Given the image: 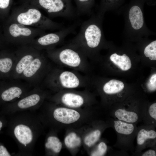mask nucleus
Segmentation results:
<instances>
[{
  "instance_id": "13",
  "label": "nucleus",
  "mask_w": 156,
  "mask_h": 156,
  "mask_svg": "<svg viewBox=\"0 0 156 156\" xmlns=\"http://www.w3.org/2000/svg\"><path fill=\"white\" fill-rule=\"evenodd\" d=\"M0 81V100L7 103L14 102L25 95L34 87L21 79H9Z\"/></svg>"
},
{
  "instance_id": "24",
  "label": "nucleus",
  "mask_w": 156,
  "mask_h": 156,
  "mask_svg": "<svg viewBox=\"0 0 156 156\" xmlns=\"http://www.w3.org/2000/svg\"><path fill=\"white\" fill-rule=\"evenodd\" d=\"M101 130L98 128L94 129L87 134L83 139V142L88 148L94 146L99 140L101 134Z\"/></svg>"
},
{
  "instance_id": "12",
  "label": "nucleus",
  "mask_w": 156,
  "mask_h": 156,
  "mask_svg": "<svg viewBox=\"0 0 156 156\" xmlns=\"http://www.w3.org/2000/svg\"><path fill=\"white\" fill-rule=\"evenodd\" d=\"M77 25L75 24L57 32L45 33L34 39L28 45L41 51L53 49L64 42L66 37L74 31Z\"/></svg>"
},
{
  "instance_id": "28",
  "label": "nucleus",
  "mask_w": 156,
  "mask_h": 156,
  "mask_svg": "<svg viewBox=\"0 0 156 156\" xmlns=\"http://www.w3.org/2000/svg\"><path fill=\"white\" fill-rule=\"evenodd\" d=\"M151 120H156V103H154L151 104L149 107L148 110H146L144 118L146 116Z\"/></svg>"
},
{
  "instance_id": "21",
  "label": "nucleus",
  "mask_w": 156,
  "mask_h": 156,
  "mask_svg": "<svg viewBox=\"0 0 156 156\" xmlns=\"http://www.w3.org/2000/svg\"><path fill=\"white\" fill-rule=\"evenodd\" d=\"M124 0H101L98 11L104 13L112 11L117 13Z\"/></svg>"
},
{
  "instance_id": "14",
  "label": "nucleus",
  "mask_w": 156,
  "mask_h": 156,
  "mask_svg": "<svg viewBox=\"0 0 156 156\" xmlns=\"http://www.w3.org/2000/svg\"><path fill=\"white\" fill-rule=\"evenodd\" d=\"M15 52L16 61L9 79H20L25 69L42 53L28 45L19 46Z\"/></svg>"
},
{
  "instance_id": "27",
  "label": "nucleus",
  "mask_w": 156,
  "mask_h": 156,
  "mask_svg": "<svg viewBox=\"0 0 156 156\" xmlns=\"http://www.w3.org/2000/svg\"><path fill=\"white\" fill-rule=\"evenodd\" d=\"M13 3V0H0V12L5 15L8 14Z\"/></svg>"
},
{
  "instance_id": "9",
  "label": "nucleus",
  "mask_w": 156,
  "mask_h": 156,
  "mask_svg": "<svg viewBox=\"0 0 156 156\" xmlns=\"http://www.w3.org/2000/svg\"><path fill=\"white\" fill-rule=\"evenodd\" d=\"M78 91L76 89L61 90L50 95L47 100L66 107L78 109L90 104L91 98L86 89Z\"/></svg>"
},
{
  "instance_id": "15",
  "label": "nucleus",
  "mask_w": 156,
  "mask_h": 156,
  "mask_svg": "<svg viewBox=\"0 0 156 156\" xmlns=\"http://www.w3.org/2000/svg\"><path fill=\"white\" fill-rule=\"evenodd\" d=\"M113 127L118 135V142L126 144V140L134 138L138 129L135 124L126 122L118 120H115L112 123Z\"/></svg>"
},
{
  "instance_id": "10",
  "label": "nucleus",
  "mask_w": 156,
  "mask_h": 156,
  "mask_svg": "<svg viewBox=\"0 0 156 156\" xmlns=\"http://www.w3.org/2000/svg\"><path fill=\"white\" fill-rule=\"evenodd\" d=\"M49 60L42 52L24 71L20 79L24 80L33 87L40 86L52 68Z\"/></svg>"
},
{
  "instance_id": "1",
  "label": "nucleus",
  "mask_w": 156,
  "mask_h": 156,
  "mask_svg": "<svg viewBox=\"0 0 156 156\" xmlns=\"http://www.w3.org/2000/svg\"><path fill=\"white\" fill-rule=\"evenodd\" d=\"M37 111L18 112L8 115L9 134L18 148L16 155L34 154L35 144L44 127Z\"/></svg>"
},
{
  "instance_id": "8",
  "label": "nucleus",
  "mask_w": 156,
  "mask_h": 156,
  "mask_svg": "<svg viewBox=\"0 0 156 156\" xmlns=\"http://www.w3.org/2000/svg\"><path fill=\"white\" fill-rule=\"evenodd\" d=\"M6 27L5 34L8 41L19 46L28 45L35 38L46 33L45 30L8 20Z\"/></svg>"
},
{
  "instance_id": "19",
  "label": "nucleus",
  "mask_w": 156,
  "mask_h": 156,
  "mask_svg": "<svg viewBox=\"0 0 156 156\" xmlns=\"http://www.w3.org/2000/svg\"><path fill=\"white\" fill-rule=\"evenodd\" d=\"M109 59L113 63L123 70H128L131 67L130 59L126 53L120 55L114 52L110 55Z\"/></svg>"
},
{
  "instance_id": "22",
  "label": "nucleus",
  "mask_w": 156,
  "mask_h": 156,
  "mask_svg": "<svg viewBox=\"0 0 156 156\" xmlns=\"http://www.w3.org/2000/svg\"><path fill=\"white\" fill-rule=\"evenodd\" d=\"M81 142L80 136L74 131L70 132L67 134L64 140L65 145L70 150L74 149L79 147Z\"/></svg>"
},
{
  "instance_id": "2",
  "label": "nucleus",
  "mask_w": 156,
  "mask_h": 156,
  "mask_svg": "<svg viewBox=\"0 0 156 156\" xmlns=\"http://www.w3.org/2000/svg\"><path fill=\"white\" fill-rule=\"evenodd\" d=\"M104 13L98 11L81 25L79 31L69 42L88 59L96 55L105 41L103 29Z\"/></svg>"
},
{
  "instance_id": "7",
  "label": "nucleus",
  "mask_w": 156,
  "mask_h": 156,
  "mask_svg": "<svg viewBox=\"0 0 156 156\" xmlns=\"http://www.w3.org/2000/svg\"><path fill=\"white\" fill-rule=\"evenodd\" d=\"M51 94L40 86L34 87L25 95L12 102L7 103L5 112L8 115L26 111H38Z\"/></svg>"
},
{
  "instance_id": "30",
  "label": "nucleus",
  "mask_w": 156,
  "mask_h": 156,
  "mask_svg": "<svg viewBox=\"0 0 156 156\" xmlns=\"http://www.w3.org/2000/svg\"><path fill=\"white\" fill-rule=\"evenodd\" d=\"M12 155L5 147L2 145H0V156H11Z\"/></svg>"
},
{
  "instance_id": "26",
  "label": "nucleus",
  "mask_w": 156,
  "mask_h": 156,
  "mask_svg": "<svg viewBox=\"0 0 156 156\" xmlns=\"http://www.w3.org/2000/svg\"><path fill=\"white\" fill-rule=\"evenodd\" d=\"M107 146L104 142H101L97 145L96 148L91 153V156H102L106 153L107 150Z\"/></svg>"
},
{
  "instance_id": "31",
  "label": "nucleus",
  "mask_w": 156,
  "mask_h": 156,
  "mask_svg": "<svg viewBox=\"0 0 156 156\" xmlns=\"http://www.w3.org/2000/svg\"><path fill=\"white\" fill-rule=\"evenodd\" d=\"M142 156H156L155 151L153 149L148 150L142 154Z\"/></svg>"
},
{
  "instance_id": "6",
  "label": "nucleus",
  "mask_w": 156,
  "mask_h": 156,
  "mask_svg": "<svg viewBox=\"0 0 156 156\" xmlns=\"http://www.w3.org/2000/svg\"><path fill=\"white\" fill-rule=\"evenodd\" d=\"M8 20L45 30H60L65 28L62 24L53 21L38 8L25 1L13 9Z\"/></svg>"
},
{
  "instance_id": "29",
  "label": "nucleus",
  "mask_w": 156,
  "mask_h": 156,
  "mask_svg": "<svg viewBox=\"0 0 156 156\" xmlns=\"http://www.w3.org/2000/svg\"><path fill=\"white\" fill-rule=\"evenodd\" d=\"M156 74L153 75L149 79L147 83V87L151 91H154L156 89Z\"/></svg>"
},
{
  "instance_id": "16",
  "label": "nucleus",
  "mask_w": 156,
  "mask_h": 156,
  "mask_svg": "<svg viewBox=\"0 0 156 156\" xmlns=\"http://www.w3.org/2000/svg\"><path fill=\"white\" fill-rule=\"evenodd\" d=\"M16 59L15 52H0V80L9 79Z\"/></svg>"
},
{
  "instance_id": "32",
  "label": "nucleus",
  "mask_w": 156,
  "mask_h": 156,
  "mask_svg": "<svg viewBox=\"0 0 156 156\" xmlns=\"http://www.w3.org/2000/svg\"><path fill=\"white\" fill-rule=\"evenodd\" d=\"M3 126V123L2 121L0 120V131H1V128Z\"/></svg>"
},
{
  "instance_id": "17",
  "label": "nucleus",
  "mask_w": 156,
  "mask_h": 156,
  "mask_svg": "<svg viewBox=\"0 0 156 156\" xmlns=\"http://www.w3.org/2000/svg\"><path fill=\"white\" fill-rule=\"evenodd\" d=\"M143 127L138 129L137 133V143L138 148L141 150L146 146L155 143L156 138V132L153 128V125Z\"/></svg>"
},
{
  "instance_id": "25",
  "label": "nucleus",
  "mask_w": 156,
  "mask_h": 156,
  "mask_svg": "<svg viewBox=\"0 0 156 156\" xmlns=\"http://www.w3.org/2000/svg\"><path fill=\"white\" fill-rule=\"evenodd\" d=\"M143 53L151 60H156V40L150 41L144 48Z\"/></svg>"
},
{
  "instance_id": "3",
  "label": "nucleus",
  "mask_w": 156,
  "mask_h": 156,
  "mask_svg": "<svg viewBox=\"0 0 156 156\" xmlns=\"http://www.w3.org/2000/svg\"><path fill=\"white\" fill-rule=\"evenodd\" d=\"M147 0H131L129 4L121 7L117 13L122 14L124 20L123 36L127 40L138 41L155 34L150 30L145 21L144 5Z\"/></svg>"
},
{
  "instance_id": "23",
  "label": "nucleus",
  "mask_w": 156,
  "mask_h": 156,
  "mask_svg": "<svg viewBox=\"0 0 156 156\" xmlns=\"http://www.w3.org/2000/svg\"><path fill=\"white\" fill-rule=\"evenodd\" d=\"M79 14H90L92 13L94 0H74Z\"/></svg>"
},
{
  "instance_id": "5",
  "label": "nucleus",
  "mask_w": 156,
  "mask_h": 156,
  "mask_svg": "<svg viewBox=\"0 0 156 156\" xmlns=\"http://www.w3.org/2000/svg\"><path fill=\"white\" fill-rule=\"evenodd\" d=\"M46 51L48 58L59 66L86 75L89 71L88 58L77 46L69 42L61 47Z\"/></svg>"
},
{
  "instance_id": "18",
  "label": "nucleus",
  "mask_w": 156,
  "mask_h": 156,
  "mask_svg": "<svg viewBox=\"0 0 156 156\" xmlns=\"http://www.w3.org/2000/svg\"><path fill=\"white\" fill-rule=\"evenodd\" d=\"M44 147L47 155H55L59 153L62 148V144L58 138L55 135L53 130L46 136Z\"/></svg>"
},
{
  "instance_id": "4",
  "label": "nucleus",
  "mask_w": 156,
  "mask_h": 156,
  "mask_svg": "<svg viewBox=\"0 0 156 156\" xmlns=\"http://www.w3.org/2000/svg\"><path fill=\"white\" fill-rule=\"evenodd\" d=\"M89 83L87 75L73 70L52 67L40 86L55 93L63 90L86 88Z\"/></svg>"
},
{
  "instance_id": "20",
  "label": "nucleus",
  "mask_w": 156,
  "mask_h": 156,
  "mask_svg": "<svg viewBox=\"0 0 156 156\" xmlns=\"http://www.w3.org/2000/svg\"><path fill=\"white\" fill-rule=\"evenodd\" d=\"M124 87V84L122 81L112 79L103 85L102 90L103 93L106 94H115L121 92Z\"/></svg>"
},
{
  "instance_id": "11",
  "label": "nucleus",
  "mask_w": 156,
  "mask_h": 156,
  "mask_svg": "<svg viewBox=\"0 0 156 156\" xmlns=\"http://www.w3.org/2000/svg\"><path fill=\"white\" fill-rule=\"evenodd\" d=\"M25 1L44 10L50 17L71 18L75 16L71 0H25Z\"/></svg>"
}]
</instances>
